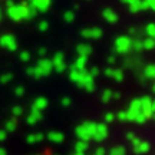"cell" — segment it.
<instances>
[{"label": "cell", "instance_id": "obj_2", "mask_svg": "<svg viewBox=\"0 0 155 155\" xmlns=\"http://www.w3.org/2000/svg\"><path fill=\"white\" fill-rule=\"evenodd\" d=\"M95 129H96V124L95 122H83V124L76 127L75 134H76V137L79 138V141L89 142V141H92V138H94Z\"/></svg>", "mask_w": 155, "mask_h": 155}, {"label": "cell", "instance_id": "obj_54", "mask_svg": "<svg viewBox=\"0 0 155 155\" xmlns=\"http://www.w3.org/2000/svg\"><path fill=\"white\" fill-rule=\"evenodd\" d=\"M152 92H154V94H155V83H154V85H152Z\"/></svg>", "mask_w": 155, "mask_h": 155}, {"label": "cell", "instance_id": "obj_1", "mask_svg": "<svg viewBox=\"0 0 155 155\" xmlns=\"http://www.w3.org/2000/svg\"><path fill=\"white\" fill-rule=\"evenodd\" d=\"M6 15L9 19L19 22V20H30L36 16V10L28 2H22V3H13L9 0L6 3Z\"/></svg>", "mask_w": 155, "mask_h": 155}, {"label": "cell", "instance_id": "obj_31", "mask_svg": "<svg viewBox=\"0 0 155 155\" xmlns=\"http://www.w3.org/2000/svg\"><path fill=\"white\" fill-rule=\"evenodd\" d=\"M63 19H65V22L66 23H72L75 20V12L73 10H66L63 13Z\"/></svg>", "mask_w": 155, "mask_h": 155}, {"label": "cell", "instance_id": "obj_6", "mask_svg": "<svg viewBox=\"0 0 155 155\" xmlns=\"http://www.w3.org/2000/svg\"><path fill=\"white\" fill-rule=\"evenodd\" d=\"M0 46L13 52V50L17 49V40L13 35H9V33L2 35V36H0Z\"/></svg>", "mask_w": 155, "mask_h": 155}, {"label": "cell", "instance_id": "obj_7", "mask_svg": "<svg viewBox=\"0 0 155 155\" xmlns=\"http://www.w3.org/2000/svg\"><path fill=\"white\" fill-rule=\"evenodd\" d=\"M50 62H52V66H53V69H55L56 72H63L65 69H66V63H65V55L63 53H56L52 59H50Z\"/></svg>", "mask_w": 155, "mask_h": 155}, {"label": "cell", "instance_id": "obj_9", "mask_svg": "<svg viewBox=\"0 0 155 155\" xmlns=\"http://www.w3.org/2000/svg\"><path fill=\"white\" fill-rule=\"evenodd\" d=\"M132 148H134V152H135V154H147V152L150 151L151 145H150V142H147V141H141L139 138H137L132 142Z\"/></svg>", "mask_w": 155, "mask_h": 155}, {"label": "cell", "instance_id": "obj_22", "mask_svg": "<svg viewBox=\"0 0 155 155\" xmlns=\"http://www.w3.org/2000/svg\"><path fill=\"white\" fill-rule=\"evenodd\" d=\"M45 139V135L40 132H36V134H29L28 138H26V141H28L29 144H38V142H40V141H43Z\"/></svg>", "mask_w": 155, "mask_h": 155}, {"label": "cell", "instance_id": "obj_32", "mask_svg": "<svg viewBox=\"0 0 155 155\" xmlns=\"http://www.w3.org/2000/svg\"><path fill=\"white\" fill-rule=\"evenodd\" d=\"M12 115L15 116V119H16V118H19V116H22L23 115V108L20 105L13 106V108H12Z\"/></svg>", "mask_w": 155, "mask_h": 155}, {"label": "cell", "instance_id": "obj_29", "mask_svg": "<svg viewBox=\"0 0 155 155\" xmlns=\"http://www.w3.org/2000/svg\"><path fill=\"white\" fill-rule=\"evenodd\" d=\"M16 127H17L16 119H15V118H13V119H9V121L6 122V125H5V131L6 132H13V131L16 129Z\"/></svg>", "mask_w": 155, "mask_h": 155}, {"label": "cell", "instance_id": "obj_40", "mask_svg": "<svg viewBox=\"0 0 155 155\" xmlns=\"http://www.w3.org/2000/svg\"><path fill=\"white\" fill-rule=\"evenodd\" d=\"M88 73H89V75H91V76H92V78H95V76H98V75H99V73H101V71H99V68L94 66V68H92V69H91V71H88Z\"/></svg>", "mask_w": 155, "mask_h": 155}, {"label": "cell", "instance_id": "obj_52", "mask_svg": "<svg viewBox=\"0 0 155 155\" xmlns=\"http://www.w3.org/2000/svg\"><path fill=\"white\" fill-rule=\"evenodd\" d=\"M0 155H7V151L5 148H2V147H0Z\"/></svg>", "mask_w": 155, "mask_h": 155}, {"label": "cell", "instance_id": "obj_48", "mask_svg": "<svg viewBox=\"0 0 155 155\" xmlns=\"http://www.w3.org/2000/svg\"><path fill=\"white\" fill-rule=\"evenodd\" d=\"M138 33H139V30L137 28H131V29H129V35H132V36H138Z\"/></svg>", "mask_w": 155, "mask_h": 155}, {"label": "cell", "instance_id": "obj_16", "mask_svg": "<svg viewBox=\"0 0 155 155\" xmlns=\"http://www.w3.org/2000/svg\"><path fill=\"white\" fill-rule=\"evenodd\" d=\"M76 52L79 56H83V58H88L91 53H92V46L88 43H81L76 46Z\"/></svg>", "mask_w": 155, "mask_h": 155}, {"label": "cell", "instance_id": "obj_24", "mask_svg": "<svg viewBox=\"0 0 155 155\" xmlns=\"http://www.w3.org/2000/svg\"><path fill=\"white\" fill-rule=\"evenodd\" d=\"M86 71V69H85ZM83 71H79V69H75V68H71V71H69V79L72 81V82L78 83V81H79V78H81V75H82Z\"/></svg>", "mask_w": 155, "mask_h": 155}, {"label": "cell", "instance_id": "obj_45", "mask_svg": "<svg viewBox=\"0 0 155 155\" xmlns=\"http://www.w3.org/2000/svg\"><path fill=\"white\" fill-rule=\"evenodd\" d=\"M71 104H72V99H71V98H68V96L62 99V105H63V106H69Z\"/></svg>", "mask_w": 155, "mask_h": 155}, {"label": "cell", "instance_id": "obj_20", "mask_svg": "<svg viewBox=\"0 0 155 155\" xmlns=\"http://www.w3.org/2000/svg\"><path fill=\"white\" fill-rule=\"evenodd\" d=\"M86 63H88V58H83V56H78L75 63L72 65V68L75 69H79V71H85L86 68Z\"/></svg>", "mask_w": 155, "mask_h": 155}, {"label": "cell", "instance_id": "obj_5", "mask_svg": "<svg viewBox=\"0 0 155 155\" xmlns=\"http://www.w3.org/2000/svg\"><path fill=\"white\" fill-rule=\"evenodd\" d=\"M78 85L83 88L85 91H88V92H92L95 89V82H94V78L91 76L88 73V71H83L81 78H79V81H78Z\"/></svg>", "mask_w": 155, "mask_h": 155}, {"label": "cell", "instance_id": "obj_56", "mask_svg": "<svg viewBox=\"0 0 155 155\" xmlns=\"http://www.w3.org/2000/svg\"><path fill=\"white\" fill-rule=\"evenodd\" d=\"M73 155H85V154H73Z\"/></svg>", "mask_w": 155, "mask_h": 155}, {"label": "cell", "instance_id": "obj_18", "mask_svg": "<svg viewBox=\"0 0 155 155\" xmlns=\"http://www.w3.org/2000/svg\"><path fill=\"white\" fill-rule=\"evenodd\" d=\"M43 118L42 115V112H38V111H30L28 116H26V122H28L29 125H35V124H38L40 119Z\"/></svg>", "mask_w": 155, "mask_h": 155}, {"label": "cell", "instance_id": "obj_57", "mask_svg": "<svg viewBox=\"0 0 155 155\" xmlns=\"http://www.w3.org/2000/svg\"><path fill=\"white\" fill-rule=\"evenodd\" d=\"M152 118H154V119H155V115H152Z\"/></svg>", "mask_w": 155, "mask_h": 155}, {"label": "cell", "instance_id": "obj_19", "mask_svg": "<svg viewBox=\"0 0 155 155\" xmlns=\"http://www.w3.org/2000/svg\"><path fill=\"white\" fill-rule=\"evenodd\" d=\"M141 102V112H151V104H152V99L150 96H144L139 99Z\"/></svg>", "mask_w": 155, "mask_h": 155}, {"label": "cell", "instance_id": "obj_38", "mask_svg": "<svg viewBox=\"0 0 155 155\" xmlns=\"http://www.w3.org/2000/svg\"><path fill=\"white\" fill-rule=\"evenodd\" d=\"M19 59L22 62H29L30 61V53H29L28 50H25V52H20V55H19Z\"/></svg>", "mask_w": 155, "mask_h": 155}, {"label": "cell", "instance_id": "obj_51", "mask_svg": "<svg viewBox=\"0 0 155 155\" xmlns=\"http://www.w3.org/2000/svg\"><path fill=\"white\" fill-rule=\"evenodd\" d=\"M151 112H152V115H155V101H152V104H151Z\"/></svg>", "mask_w": 155, "mask_h": 155}, {"label": "cell", "instance_id": "obj_37", "mask_svg": "<svg viewBox=\"0 0 155 155\" xmlns=\"http://www.w3.org/2000/svg\"><path fill=\"white\" fill-rule=\"evenodd\" d=\"M129 109H132V111H141V102H139V99H134L131 102V105H129Z\"/></svg>", "mask_w": 155, "mask_h": 155}, {"label": "cell", "instance_id": "obj_28", "mask_svg": "<svg viewBox=\"0 0 155 155\" xmlns=\"http://www.w3.org/2000/svg\"><path fill=\"white\" fill-rule=\"evenodd\" d=\"M112 96H114V91H111V89H105V91L102 92V95H101V99H102V102L108 104V102L112 99Z\"/></svg>", "mask_w": 155, "mask_h": 155}, {"label": "cell", "instance_id": "obj_27", "mask_svg": "<svg viewBox=\"0 0 155 155\" xmlns=\"http://www.w3.org/2000/svg\"><path fill=\"white\" fill-rule=\"evenodd\" d=\"M142 48H144L145 50L155 49V39L147 38V39H145V40H142Z\"/></svg>", "mask_w": 155, "mask_h": 155}, {"label": "cell", "instance_id": "obj_34", "mask_svg": "<svg viewBox=\"0 0 155 155\" xmlns=\"http://www.w3.org/2000/svg\"><path fill=\"white\" fill-rule=\"evenodd\" d=\"M115 121V114H112V112H108L104 115V124H111V122Z\"/></svg>", "mask_w": 155, "mask_h": 155}, {"label": "cell", "instance_id": "obj_50", "mask_svg": "<svg viewBox=\"0 0 155 155\" xmlns=\"http://www.w3.org/2000/svg\"><path fill=\"white\" fill-rule=\"evenodd\" d=\"M121 98V94L119 92H114V96H112V99H119Z\"/></svg>", "mask_w": 155, "mask_h": 155}, {"label": "cell", "instance_id": "obj_47", "mask_svg": "<svg viewBox=\"0 0 155 155\" xmlns=\"http://www.w3.org/2000/svg\"><path fill=\"white\" fill-rule=\"evenodd\" d=\"M6 137H7V132H6L5 129H0V142H2V141H5Z\"/></svg>", "mask_w": 155, "mask_h": 155}, {"label": "cell", "instance_id": "obj_8", "mask_svg": "<svg viewBox=\"0 0 155 155\" xmlns=\"http://www.w3.org/2000/svg\"><path fill=\"white\" fill-rule=\"evenodd\" d=\"M108 137V127L105 124H96V129H95V135H94V141L96 142H102L105 141Z\"/></svg>", "mask_w": 155, "mask_h": 155}, {"label": "cell", "instance_id": "obj_3", "mask_svg": "<svg viewBox=\"0 0 155 155\" xmlns=\"http://www.w3.org/2000/svg\"><path fill=\"white\" fill-rule=\"evenodd\" d=\"M53 71V66H52V62L48 58H43V59H39L36 66H33V75L32 76L39 79V78L48 76L50 72Z\"/></svg>", "mask_w": 155, "mask_h": 155}, {"label": "cell", "instance_id": "obj_35", "mask_svg": "<svg viewBox=\"0 0 155 155\" xmlns=\"http://www.w3.org/2000/svg\"><path fill=\"white\" fill-rule=\"evenodd\" d=\"M38 29L40 32H46V30L49 29V22H48V20H40V22L38 23Z\"/></svg>", "mask_w": 155, "mask_h": 155}, {"label": "cell", "instance_id": "obj_39", "mask_svg": "<svg viewBox=\"0 0 155 155\" xmlns=\"http://www.w3.org/2000/svg\"><path fill=\"white\" fill-rule=\"evenodd\" d=\"M145 121H147V116H145L142 112H138V115H137V118H135V122H138V124H144Z\"/></svg>", "mask_w": 155, "mask_h": 155}, {"label": "cell", "instance_id": "obj_43", "mask_svg": "<svg viewBox=\"0 0 155 155\" xmlns=\"http://www.w3.org/2000/svg\"><path fill=\"white\" fill-rule=\"evenodd\" d=\"M92 155H106V151L102 148V147H99V148H96L95 150V152Z\"/></svg>", "mask_w": 155, "mask_h": 155}, {"label": "cell", "instance_id": "obj_15", "mask_svg": "<svg viewBox=\"0 0 155 155\" xmlns=\"http://www.w3.org/2000/svg\"><path fill=\"white\" fill-rule=\"evenodd\" d=\"M124 5L129 7V12H131V13H137V12L142 10V2H141V0H125Z\"/></svg>", "mask_w": 155, "mask_h": 155}, {"label": "cell", "instance_id": "obj_42", "mask_svg": "<svg viewBox=\"0 0 155 155\" xmlns=\"http://www.w3.org/2000/svg\"><path fill=\"white\" fill-rule=\"evenodd\" d=\"M115 118H118L119 121H127V114H125V111H121L118 115H115Z\"/></svg>", "mask_w": 155, "mask_h": 155}, {"label": "cell", "instance_id": "obj_36", "mask_svg": "<svg viewBox=\"0 0 155 155\" xmlns=\"http://www.w3.org/2000/svg\"><path fill=\"white\" fill-rule=\"evenodd\" d=\"M13 79V73H3L0 76V83H9Z\"/></svg>", "mask_w": 155, "mask_h": 155}, {"label": "cell", "instance_id": "obj_33", "mask_svg": "<svg viewBox=\"0 0 155 155\" xmlns=\"http://www.w3.org/2000/svg\"><path fill=\"white\" fill-rule=\"evenodd\" d=\"M132 50H135V52H141V50H144V48H142V40H139V39L132 40Z\"/></svg>", "mask_w": 155, "mask_h": 155}, {"label": "cell", "instance_id": "obj_23", "mask_svg": "<svg viewBox=\"0 0 155 155\" xmlns=\"http://www.w3.org/2000/svg\"><path fill=\"white\" fill-rule=\"evenodd\" d=\"M89 148L88 142H83V141H78L75 144V154H85V151Z\"/></svg>", "mask_w": 155, "mask_h": 155}, {"label": "cell", "instance_id": "obj_26", "mask_svg": "<svg viewBox=\"0 0 155 155\" xmlns=\"http://www.w3.org/2000/svg\"><path fill=\"white\" fill-rule=\"evenodd\" d=\"M145 35H147V38L155 39V23H148L145 26Z\"/></svg>", "mask_w": 155, "mask_h": 155}, {"label": "cell", "instance_id": "obj_17", "mask_svg": "<svg viewBox=\"0 0 155 155\" xmlns=\"http://www.w3.org/2000/svg\"><path fill=\"white\" fill-rule=\"evenodd\" d=\"M46 138L49 139L50 142H53V144H61L65 139V135L62 132H58V131H52V132H49L46 135Z\"/></svg>", "mask_w": 155, "mask_h": 155}, {"label": "cell", "instance_id": "obj_11", "mask_svg": "<svg viewBox=\"0 0 155 155\" xmlns=\"http://www.w3.org/2000/svg\"><path fill=\"white\" fill-rule=\"evenodd\" d=\"M29 5L33 7L36 13L38 12H46L49 9L50 6H52V2L50 0H32V2H29Z\"/></svg>", "mask_w": 155, "mask_h": 155}, {"label": "cell", "instance_id": "obj_46", "mask_svg": "<svg viewBox=\"0 0 155 155\" xmlns=\"http://www.w3.org/2000/svg\"><path fill=\"white\" fill-rule=\"evenodd\" d=\"M127 138H128V141L134 142V141L137 139V137H135V134H134V132H128V134H127Z\"/></svg>", "mask_w": 155, "mask_h": 155}, {"label": "cell", "instance_id": "obj_30", "mask_svg": "<svg viewBox=\"0 0 155 155\" xmlns=\"http://www.w3.org/2000/svg\"><path fill=\"white\" fill-rule=\"evenodd\" d=\"M108 155H127V151H125L124 147H114V148L109 150Z\"/></svg>", "mask_w": 155, "mask_h": 155}, {"label": "cell", "instance_id": "obj_41", "mask_svg": "<svg viewBox=\"0 0 155 155\" xmlns=\"http://www.w3.org/2000/svg\"><path fill=\"white\" fill-rule=\"evenodd\" d=\"M15 94H16V96H23V95H25V88H23V86H17V88L15 89Z\"/></svg>", "mask_w": 155, "mask_h": 155}, {"label": "cell", "instance_id": "obj_4", "mask_svg": "<svg viewBox=\"0 0 155 155\" xmlns=\"http://www.w3.org/2000/svg\"><path fill=\"white\" fill-rule=\"evenodd\" d=\"M114 48H115V50L118 53L125 55L129 50H132V39L129 38V36H119V38L115 39Z\"/></svg>", "mask_w": 155, "mask_h": 155}, {"label": "cell", "instance_id": "obj_55", "mask_svg": "<svg viewBox=\"0 0 155 155\" xmlns=\"http://www.w3.org/2000/svg\"><path fill=\"white\" fill-rule=\"evenodd\" d=\"M0 20H2V9H0Z\"/></svg>", "mask_w": 155, "mask_h": 155}, {"label": "cell", "instance_id": "obj_49", "mask_svg": "<svg viewBox=\"0 0 155 155\" xmlns=\"http://www.w3.org/2000/svg\"><path fill=\"white\" fill-rule=\"evenodd\" d=\"M106 62L109 63V65H112V63H115L116 62V58L114 55H111V56H108V59H106Z\"/></svg>", "mask_w": 155, "mask_h": 155}, {"label": "cell", "instance_id": "obj_14", "mask_svg": "<svg viewBox=\"0 0 155 155\" xmlns=\"http://www.w3.org/2000/svg\"><path fill=\"white\" fill-rule=\"evenodd\" d=\"M102 17H104L108 23H116L118 22V15H116V12H114L112 9H109V7H106V9L102 10Z\"/></svg>", "mask_w": 155, "mask_h": 155}, {"label": "cell", "instance_id": "obj_12", "mask_svg": "<svg viewBox=\"0 0 155 155\" xmlns=\"http://www.w3.org/2000/svg\"><path fill=\"white\" fill-rule=\"evenodd\" d=\"M104 73H105V76L115 79L116 82L124 81V71H122V69H115V68L109 66V68H106L105 71H104Z\"/></svg>", "mask_w": 155, "mask_h": 155}, {"label": "cell", "instance_id": "obj_21", "mask_svg": "<svg viewBox=\"0 0 155 155\" xmlns=\"http://www.w3.org/2000/svg\"><path fill=\"white\" fill-rule=\"evenodd\" d=\"M144 78H145V79H150V81H155V63L145 66V69H144Z\"/></svg>", "mask_w": 155, "mask_h": 155}, {"label": "cell", "instance_id": "obj_10", "mask_svg": "<svg viewBox=\"0 0 155 155\" xmlns=\"http://www.w3.org/2000/svg\"><path fill=\"white\" fill-rule=\"evenodd\" d=\"M81 35L85 39H99L104 35V32H102L101 28H88V29H83L81 32Z\"/></svg>", "mask_w": 155, "mask_h": 155}, {"label": "cell", "instance_id": "obj_25", "mask_svg": "<svg viewBox=\"0 0 155 155\" xmlns=\"http://www.w3.org/2000/svg\"><path fill=\"white\" fill-rule=\"evenodd\" d=\"M124 65L128 68H135L138 65H141V59H138V58H127L125 62H124Z\"/></svg>", "mask_w": 155, "mask_h": 155}, {"label": "cell", "instance_id": "obj_13", "mask_svg": "<svg viewBox=\"0 0 155 155\" xmlns=\"http://www.w3.org/2000/svg\"><path fill=\"white\" fill-rule=\"evenodd\" d=\"M48 105H49L48 99H46V98H43V96H39V98H36V99L33 101V104H32V111L42 112L43 109H46V108H48Z\"/></svg>", "mask_w": 155, "mask_h": 155}, {"label": "cell", "instance_id": "obj_53", "mask_svg": "<svg viewBox=\"0 0 155 155\" xmlns=\"http://www.w3.org/2000/svg\"><path fill=\"white\" fill-rule=\"evenodd\" d=\"M150 9H152L155 12V2H150Z\"/></svg>", "mask_w": 155, "mask_h": 155}, {"label": "cell", "instance_id": "obj_44", "mask_svg": "<svg viewBox=\"0 0 155 155\" xmlns=\"http://www.w3.org/2000/svg\"><path fill=\"white\" fill-rule=\"evenodd\" d=\"M46 52H48V50H46V48H40V49L38 50V55L40 56V59H43L45 56H46Z\"/></svg>", "mask_w": 155, "mask_h": 155}]
</instances>
